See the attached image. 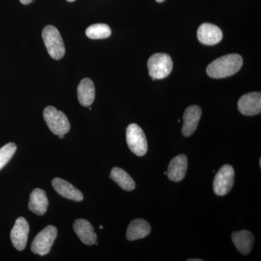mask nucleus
Here are the masks:
<instances>
[{
  "label": "nucleus",
  "mask_w": 261,
  "mask_h": 261,
  "mask_svg": "<svg viewBox=\"0 0 261 261\" xmlns=\"http://www.w3.org/2000/svg\"><path fill=\"white\" fill-rule=\"evenodd\" d=\"M243 64V58L240 55H226L213 61L206 71L211 78L224 79L238 73Z\"/></svg>",
  "instance_id": "1"
},
{
  "label": "nucleus",
  "mask_w": 261,
  "mask_h": 261,
  "mask_svg": "<svg viewBox=\"0 0 261 261\" xmlns=\"http://www.w3.org/2000/svg\"><path fill=\"white\" fill-rule=\"evenodd\" d=\"M42 39L44 40L48 53L51 58L61 60L65 53L63 39L59 31L53 25H47L42 31Z\"/></svg>",
  "instance_id": "2"
},
{
  "label": "nucleus",
  "mask_w": 261,
  "mask_h": 261,
  "mask_svg": "<svg viewBox=\"0 0 261 261\" xmlns=\"http://www.w3.org/2000/svg\"><path fill=\"white\" fill-rule=\"evenodd\" d=\"M149 75L152 81L166 78L173 70L171 57L164 53H156L149 58L147 62Z\"/></svg>",
  "instance_id": "3"
},
{
  "label": "nucleus",
  "mask_w": 261,
  "mask_h": 261,
  "mask_svg": "<svg viewBox=\"0 0 261 261\" xmlns=\"http://www.w3.org/2000/svg\"><path fill=\"white\" fill-rule=\"evenodd\" d=\"M44 121L47 126L54 135H66L70 128V125L68 118L64 113L58 111L53 106L45 108L43 112Z\"/></svg>",
  "instance_id": "4"
},
{
  "label": "nucleus",
  "mask_w": 261,
  "mask_h": 261,
  "mask_svg": "<svg viewBox=\"0 0 261 261\" xmlns=\"http://www.w3.org/2000/svg\"><path fill=\"white\" fill-rule=\"evenodd\" d=\"M57 236L58 229L56 226L51 225L47 226L38 233L33 240L31 250L34 254L41 256L47 255L50 251Z\"/></svg>",
  "instance_id": "5"
},
{
  "label": "nucleus",
  "mask_w": 261,
  "mask_h": 261,
  "mask_svg": "<svg viewBox=\"0 0 261 261\" xmlns=\"http://www.w3.org/2000/svg\"><path fill=\"white\" fill-rule=\"evenodd\" d=\"M126 142L130 150L139 157L147 152V142L143 130L136 123L128 125L126 128Z\"/></svg>",
  "instance_id": "6"
},
{
  "label": "nucleus",
  "mask_w": 261,
  "mask_h": 261,
  "mask_svg": "<svg viewBox=\"0 0 261 261\" xmlns=\"http://www.w3.org/2000/svg\"><path fill=\"white\" fill-rule=\"evenodd\" d=\"M234 183V170L230 165H224L216 173L213 188L216 195L224 196L232 189Z\"/></svg>",
  "instance_id": "7"
},
{
  "label": "nucleus",
  "mask_w": 261,
  "mask_h": 261,
  "mask_svg": "<svg viewBox=\"0 0 261 261\" xmlns=\"http://www.w3.org/2000/svg\"><path fill=\"white\" fill-rule=\"evenodd\" d=\"M29 233L28 221L23 217L18 218L10 232L12 244L16 250L22 251L25 248L28 241Z\"/></svg>",
  "instance_id": "8"
},
{
  "label": "nucleus",
  "mask_w": 261,
  "mask_h": 261,
  "mask_svg": "<svg viewBox=\"0 0 261 261\" xmlns=\"http://www.w3.org/2000/svg\"><path fill=\"white\" fill-rule=\"evenodd\" d=\"M239 111L245 116H255L261 111L260 92H251L244 94L239 99Z\"/></svg>",
  "instance_id": "9"
},
{
  "label": "nucleus",
  "mask_w": 261,
  "mask_h": 261,
  "mask_svg": "<svg viewBox=\"0 0 261 261\" xmlns=\"http://www.w3.org/2000/svg\"><path fill=\"white\" fill-rule=\"evenodd\" d=\"M202 116V110L198 106H191L185 110L183 116V126L182 134L185 137H190L193 135L197 129Z\"/></svg>",
  "instance_id": "10"
},
{
  "label": "nucleus",
  "mask_w": 261,
  "mask_h": 261,
  "mask_svg": "<svg viewBox=\"0 0 261 261\" xmlns=\"http://www.w3.org/2000/svg\"><path fill=\"white\" fill-rule=\"evenodd\" d=\"M197 34L198 40L205 45H215L221 42L223 38L221 29L211 23H202Z\"/></svg>",
  "instance_id": "11"
},
{
  "label": "nucleus",
  "mask_w": 261,
  "mask_h": 261,
  "mask_svg": "<svg viewBox=\"0 0 261 261\" xmlns=\"http://www.w3.org/2000/svg\"><path fill=\"white\" fill-rule=\"evenodd\" d=\"M51 185L55 190L65 198L75 201V202H81L84 200V195L82 192L64 179L55 178L51 181Z\"/></svg>",
  "instance_id": "12"
},
{
  "label": "nucleus",
  "mask_w": 261,
  "mask_h": 261,
  "mask_svg": "<svg viewBox=\"0 0 261 261\" xmlns=\"http://www.w3.org/2000/svg\"><path fill=\"white\" fill-rule=\"evenodd\" d=\"M188 161L185 154H178L173 158L168 165L167 176L171 181H181L186 175Z\"/></svg>",
  "instance_id": "13"
},
{
  "label": "nucleus",
  "mask_w": 261,
  "mask_h": 261,
  "mask_svg": "<svg viewBox=\"0 0 261 261\" xmlns=\"http://www.w3.org/2000/svg\"><path fill=\"white\" fill-rule=\"evenodd\" d=\"M73 230L81 241L87 245H94L97 241V234L92 225L85 219H77L73 224Z\"/></svg>",
  "instance_id": "14"
},
{
  "label": "nucleus",
  "mask_w": 261,
  "mask_h": 261,
  "mask_svg": "<svg viewBox=\"0 0 261 261\" xmlns=\"http://www.w3.org/2000/svg\"><path fill=\"white\" fill-rule=\"evenodd\" d=\"M49 201L45 191L41 189H35L30 195L29 210L37 216H43L47 212Z\"/></svg>",
  "instance_id": "15"
},
{
  "label": "nucleus",
  "mask_w": 261,
  "mask_h": 261,
  "mask_svg": "<svg viewBox=\"0 0 261 261\" xmlns=\"http://www.w3.org/2000/svg\"><path fill=\"white\" fill-rule=\"evenodd\" d=\"M231 240L238 251L243 255H248L254 245L253 234L247 230L234 231L231 234Z\"/></svg>",
  "instance_id": "16"
},
{
  "label": "nucleus",
  "mask_w": 261,
  "mask_h": 261,
  "mask_svg": "<svg viewBox=\"0 0 261 261\" xmlns=\"http://www.w3.org/2000/svg\"><path fill=\"white\" fill-rule=\"evenodd\" d=\"M150 231V226L145 220L135 219L128 225L126 231V238L128 241L141 240L148 236Z\"/></svg>",
  "instance_id": "17"
},
{
  "label": "nucleus",
  "mask_w": 261,
  "mask_h": 261,
  "mask_svg": "<svg viewBox=\"0 0 261 261\" xmlns=\"http://www.w3.org/2000/svg\"><path fill=\"white\" fill-rule=\"evenodd\" d=\"M77 94L80 104L84 107H89L95 98V88L93 82L88 78L81 81L77 89Z\"/></svg>",
  "instance_id": "18"
},
{
  "label": "nucleus",
  "mask_w": 261,
  "mask_h": 261,
  "mask_svg": "<svg viewBox=\"0 0 261 261\" xmlns=\"http://www.w3.org/2000/svg\"><path fill=\"white\" fill-rule=\"evenodd\" d=\"M110 178L123 190L132 191L135 189V182L128 173L121 168L115 167L111 171Z\"/></svg>",
  "instance_id": "19"
},
{
  "label": "nucleus",
  "mask_w": 261,
  "mask_h": 261,
  "mask_svg": "<svg viewBox=\"0 0 261 261\" xmlns=\"http://www.w3.org/2000/svg\"><path fill=\"white\" fill-rule=\"evenodd\" d=\"M86 35L92 39H106L111 35V29L107 24H93L87 28Z\"/></svg>",
  "instance_id": "20"
},
{
  "label": "nucleus",
  "mask_w": 261,
  "mask_h": 261,
  "mask_svg": "<svg viewBox=\"0 0 261 261\" xmlns=\"http://www.w3.org/2000/svg\"><path fill=\"white\" fill-rule=\"evenodd\" d=\"M16 149V145L12 142L7 144L0 148V170L3 169L6 164H8L14 155Z\"/></svg>",
  "instance_id": "21"
},
{
  "label": "nucleus",
  "mask_w": 261,
  "mask_h": 261,
  "mask_svg": "<svg viewBox=\"0 0 261 261\" xmlns=\"http://www.w3.org/2000/svg\"><path fill=\"white\" fill-rule=\"evenodd\" d=\"M33 0H20V3H22V4L23 5H29L31 3Z\"/></svg>",
  "instance_id": "22"
},
{
  "label": "nucleus",
  "mask_w": 261,
  "mask_h": 261,
  "mask_svg": "<svg viewBox=\"0 0 261 261\" xmlns=\"http://www.w3.org/2000/svg\"><path fill=\"white\" fill-rule=\"evenodd\" d=\"M187 261H202L203 260H202V259H188V260H187Z\"/></svg>",
  "instance_id": "23"
},
{
  "label": "nucleus",
  "mask_w": 261,
  "mask_h": 261,
  "mask_svg": "<svg viewBox=\"0 0 261 261\" xmlns=\"http://www.w3.org/2000/svg\"><path fill=\"white\" fill-rule=\"evenodd\" d=\"M58 137H59V138L63 139L65 137V135H58Z\"/></svg>",
  "instance_id": "24"
},
{
  "label": "nucleus",
  "mask_w": 261,
  "mask_h": 261,
  "mask_svg": "<svg viewBox=\"0 0 261 261\" xmlns=\"http://www.w3.org/2000/svg\"><path fill=\"white\" fill-rule=\"evenodd\" d=\"M156 1H157L158 3H163V2H164L165 0H156Z\"/></svg>",
  "instance_id": "25"
},
{
  "label": "nucleus",
  "mask_w": 261,
  "mask_h": 261,
  "mask_svg": "<svg viewBox=\"0 0 261 261\" xmlns=\"http://www.w3.org/2000/svg\"><path fill=\"white\" fill-rule=\"evenodd\" d=\"M67 1L69 2V3H73L75 0H67Z\"/></svg>",
  "instance_id": "26"
},
{
  "label": "nucleus",
  "mask_w": 261,
  "mask_h": 261,
  "mask_svg": "<svg viewBox=\"0 0 261 261\" xmlns=\"http://www.w3.org/2000/svg\"><path fill=\"white\" fill-rule=\"evenodd\" d=\"M259 163H260V167H261V159L260 160V161H259Z\"/></svg>",
  "instance_id": "27"
},
{
  "label": "nucleus",
  "mask_w": 261,
  "mask_h": 261,
  "mask_svg": "<svg viewBox=\"0 0 261 261\" xmlns=\"http://www.w3.org/2000/svg\"><path fill=\"white\" fill-rule=\"evenodd\" d=\"M99 228H101V229H102L103 228V226H99Z\"/></svg>",
  "instance_id": "28"
}]
</instances>
